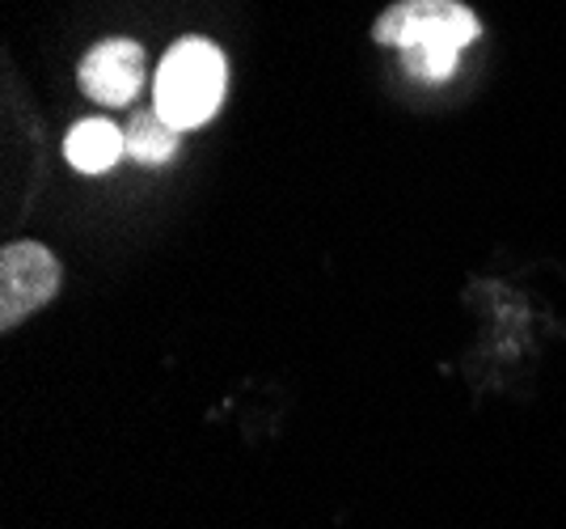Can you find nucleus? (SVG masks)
<instances>
[{
    "label": "nucleus",
    "mask_w": 566,
    "mask_h": 529,
    "mask_svg": "<svg viewBox=\"0 0 566 529\" xmlns=\"http://www.w3.org/2000/svg\"><path fill=\"white\" fill-rule=\"evenodd\" d=\"M64 153L81 174H106L127 153V136L106 120H81L69 132Z\"/></svg>",
    "instance_id": "nucleus-5"
},
{
    "label": "nucleus",
    "mask_w": 566,
    "mask_h": 529,
    "mask_svg": "<svg viewBox=\"0 0 566 529\" xmlns=\"http://www.w3.org/2000/svg\"><path fill=\"white\" fill-rule=\"evenodd\" d=\"M229 90V60L224 51L208 43V39H182L174 43L169 55L157 69V115L166 123L182 127H199L220 111Z\"/></svg>",
    "instance_id": "nucleus-2"
},
{
    "label": "nucleus",
    "mask_w": 566,
    "mask_h": 529,
    "mask_svg": "<svg viewBox=\"0 0 566 529\" xmlns=\"http://www.w3.org/2000/svg\"><path fill=\"white\" fill-rule=\"evenodd\" d=\"M144 85V51L132 39H106L81 60V90L102 106H127Z\"/></svg>",
    "instance_id": "nucleus-4"
},
{
    "label": "nucleus",
    "mask_w": 566,
    "mask_h": 529,
    "mask_svg": "<svg viewBox=\"0 0 566 529\" xmlns=\"http://www.w3.org/2000/svg\"><path fill=\"white\" fill-rule=\"evenodd\" d=\"M178 148V127L166 123L157 111H140L127 127V157H136L144 166H161Z\"/></svg>",
    "instance_id": "nucleus-6"
},
{
    "label": "nucleus",
    "mask_w": 566,
    "mask_h": 529,
    "mask_svg": "<svg viewBox=\"0 0 566 529\" xmlns=\"http://www.w3.org/2000/svg\"><path fill=\"white\" fill-rule=\"evenodd\" d=\"M60 292V263L39 241H13L0 255V326L13 331Z\"/></svg>",
    "instance_id": "nucleus-3"
},
{
    "label": "nucleus",
    "mask_w": 566,
    "mask_h": 529,
    "mask_svg": "<svg viewBox=\"0 0 566 529\" xmlns=\"http://www.w3.org/2000/svg\"><path fill=\"white\" fill-rule=\"evenodd\" d=\"M478 18L461 0H398L373 25V39L401 51L406 73L419 81H449L457 55L478 39Z\"/></svg>",
    "instance_id": "nucleus-1"
}]
</instances>
